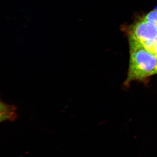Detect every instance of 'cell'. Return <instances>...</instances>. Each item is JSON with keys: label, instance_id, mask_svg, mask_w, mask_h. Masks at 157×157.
Here are the masks:
<instances>
[{"label": "cell", "instance_id": "cell-3", "mask_svg": "<svg viewBox=\"0 0 157 157\" xmlns=\"http://www.w3.org/2000/svg\"><path fill=\"white\" fill-rule=\"evenodd\" d=\"M13 108H11L6 104H3L0 101V117L6 115L14 116V113Z\"/></svg>", "mask_w": 157, "mask_h": 157}, {"label": "cell", "instance_id": "cell-7", "mask_svg": "<svg viewBox=\"0 0 157 157\" xmlns=\"http://www.w3.org/2000/svg\"><path fill=\"white\" fill-rule=\"evenodd\" d=\"M157 66L155 72V74H157Z\"/></svg>", "mask_w": 157, "mask_h": 157}, {"label": "cell", "instance_id": "cell-4", "mask_svg": "<svg viewBox=\"0 0 157 157\" xmlns=\"http://www.w3.org/2000/svg\"><path fill=\"white\" fill-rule=\"evenodd\" d=\"M143 19L148 22L153 23L157 25V9L149 13Z\"/></svg>", "mask_w": 157, "mask_h": 157}, {"label": "cell", "instance_id": "cell-5", "mask_svg": "<svg viewBox=\"0 0 157 157\" xmlns=\"http://www.w3.org/2000/svg\"><path fill=\"white\" fill-rule=\"evenodd\" d=\"M15 116L11 115H6L2 116L0 117V122L6 120L10 119H13Z\"/></svg>", "mask_w": 157, "mask_h": 157}, {"label": "cell", "instance_id": "cell-6", "mask_svg": "<svg viewBox=\"0 0 157 157\" xmlns=\"http://www.w3.org/2000/svg\"><path fill=\"white\" fill-rule=\"evenodd\" d=\"M155 55L157 57V45L155 53Z\"/></svg>", "mask_w": 157, "mask_h": 157}, {"label": "cell", "instance_id": "cell-1", "mask_svg": "<svg viewBox=\"0 0 157 157\" xmlns=\"http://www.w3.org/2000/svg\"><path fill=\"white\" fill-rule=\"evenodd\" d=\"M130 59L126 82L140 80L155 74L157 57L142 44L130 38Z\"/></svg>", "mask_w": 157, "mask_h": 157}, {"label": "cell", "instance_id": "cell-2", "mask_svg": "<svg viewBox=\"0 0 157 157\" xmlns=\"http://www.w3.org/2000/svg\"><path fill=\"white\" fill-rule=\"evenodd\" d=\"M130 38L141 43L157 39V25L143 19L133 27Z\"/></svg>", "mask_w": 157, "mask_h": 157}]
</instances>
